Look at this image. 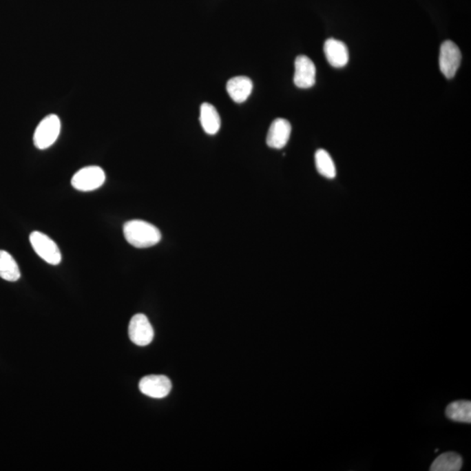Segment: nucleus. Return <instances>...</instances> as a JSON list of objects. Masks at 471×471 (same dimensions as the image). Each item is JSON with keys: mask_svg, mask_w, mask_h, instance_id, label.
<instances>
[{"mask_svg": "<svg viewBox=\"0 0 471 471\" xmlns=\"http://www.w3.org/2000/svg\"><path fill=\"white\" fill-rule=\"evenodd\" d=\"M131 342L139 346L150 344L154 339V329L147 316L143 313L136 314L131 319L129 326Z\"/></svg>", "mask_w": 471, "mask_h": 471, "instance_id": "nucleus-6", "label": "nucleus"}, {"mask_svg": "<svg viewBox=\"0 0 471 471\" xmlns=\"http://www.w3.org/2000/svg\"><path fill=\"white\" fill-rule=\"evenodd\" d=\"M21 271L12 255L0 250V278L10 282H15L21 278Z\"/></svg>", "mask_w": 471, "mask_h": 471, "instance_id": "nucleus-13", "label": "nucleus"}, {"mask_svg": "<svg viewBox=\"0 0 471 471\" xmlns=\"http://www.w3.org/2000/svg\"><path fill=\"white\" fill-rule=\"evenodd\" d=\"M317 170L324 178L333 179L336 176V168L331 156L325 149L317 150L315 153Z\"/></svg>", "mask_w": 471, "mask_h": 471, "instance_id": "nucleus-16", "label": "nucleus"}, {"mask_svg": "<svg viewBox=\"0 0 471 471\" xmlns=\"http://www.w3.org/2000/svg\"><path fill=\"white\" fill-rule=\"evenodd\" d=\"M200 123L205 132L208 135H216L220 129V116L213 105L202 103L200 109Z\"/></svg>", "mask_w": 471, "mask_h": 471, "instance_id": "nucleus-12", "label": "nucleus"}, {"mask_svg": "<svg viewBox=\"0 0 471 471\" xmlns=\"http://www.w3.org/2000/svg\"><path fill=\"white\" fill-rule=\"evenodd\" d=\"M463 467V458L459 454L446 452L440 454L430 467L431 471H459Z\"/></svg>", "mask_w": 471, "mask_h": 471, "instance_id": "nucleus-14", "label": "nucleus"}, {"mask_svg": "<svg viewBox=\"0 0 471 471\" xmlns=\"http://www.w3.org/2000/svg\"><path fill=\"white\" fill-rule=\"evenodd\" d=\"M446 417L451 421L458 423H471L470 401H457L451 402L446 408Z\"/></svg>", "mask_w": 471, "mask_h": 471, "instance_id": "nucleus-15", "label": "nucleus"}, {"mask_svg": "<svg viewBox=\"0 0 471 471\" xmlns=\"http://www.w3.org/2000/svg\"><path fill=\"white\" fill-rule=\"evenodd\" d=\"M324 52L328 63L333 67H345L349 60L348 49L344 42L328 39L324 45Z\"/></svg>", "mask_w": 471, "mask_h": 471, "instance_id": "nucleus-10", "label": "nucleus"}, {"mask_svg": "<svg viewBox=\"0 0 471 471\" xmlns=\"http://www.w3.org/2000/svg\"><path fill=\"white\" fill-rule=\"evenodd\" d=\"M30 243L39 257L52 266H57L61 262L60 248L48 235L41 231L32 232Z\"/></svg>", "mask_w": 471, "mask_h": 471, "instance_id": "nucleus-4", "label": "nucleus"}, {"mask_svg": "<svg viewBox=\"0 0 471 471\" xmlns=\"http://www.w3.org/2000/svg\"><path fill=\"white\" fill-rule=\"evenodd\" d=\"M291 132H292V126L287 120L279 118L273 121L268 131L267 145L273 149H283L290 139Z\"/></svg>", "mask_w": 471, "mask_h": 471, "instance_id": "nucleus-9", "label": "nucleus"}, {"mask_svg": "<svg viewBox=\"0 0 471 471\" xmlns=\"http://www.w3.org/2000/svg\"><path fill=\"white\" fill-rule=\"evenodd\" d=\"M61 129V120L56 114L45 116L35 129L34 143L36 148L41 150L50 148L60 136Z\"/></svg>", "mask_w": 471, "mask_h": 471, "instance_id": "nucleus-2", "label": "nucleus"}, {"mask_svg": "<svg viewBox=\"0 0 471 471\" xmlns=\"http://www.w3.org/2000/svg\"><path fill=\"white\" fill-rule=\"evenodd\" d=\"M140 391L147 397L162 399L171 391L170 379L165 375H148L143 377L139 384Z\"/></svg>", "mask_w": 471, "mask_h": 471, "instance_id": "nucleus-7", "label": "nucleus"}, {"mask_svg": "<svg viewBox=\"0 0 471 471\" xmlns=\"http://www.w3.org/2000/svg\"><path fill=\"white\" fill-rule=\"evenodd\" d=\"M123 233L127 243L139 249L152 247L162 240L159 229L143 220L127 221L124 224Z\"/></svg>", "mask_w": 471, "mask_h": 471, "instance_id": "nucleus-1", "label": "nucleus"}, {"mask_svg": "<svg viewBox=\"0 0 471 471\" xmlns=\"http://www.w3.org/2000/svg\"><path fill=\"white\" fill-rule=\"evenodd\" d=\"M462 54L454 42L444 41L441 45L439 65L441 73L447 78H452L460 67Z\"/></svg>", "mask_w": 471, "mask_h": 471, "instance_id": "nucleus-5", "label": "nucleus"}, {"mask_svg": "<svg viewBox=\"0 0 471 471\" xmlns=\"http://www.w3.org/2000/svg\"><path fill=\"white\" fill-rule=\"evenodd\" d=\"M293 81L294 84L300 88H310L315 84V65L305 55H300L296 58Z\"/></svg>", "mask_w": 471, "mask_h": 471, "instance_id": "nucleus-8", "label": "nucleus"}, {"mask_svg": "<svg viewBox=\"0 0 471 471\" xmlns=\"http://www.w3.org/2000/svg\"><path fill=\"white\" fill-rule=\"evenodd\" d=\"M253 88V81L245 76L232 78L227 85L229 96L237 103H244L251 96Z\"/></svg>", "mask_w": 471, "mask_h": 471, "instance_id": "nucleus-11", "label": "nucleus"}, {"mask_svg": "<svg viewBox=\"0 0 471 471\" xmlns=\"http://www.w3.org/2000/svg\"><path fill=\"white\" fill-rule=\"evenodd\" d=\"M105 180L106 175L101 167L87 166L75 173L71 180V185L77 191L88 192L101 187Z\"/></svg>", "mask_w": 471, "mask_h": 471, "instance_id": "nucleus-3", "label": "nucleus"}]
</instances>
